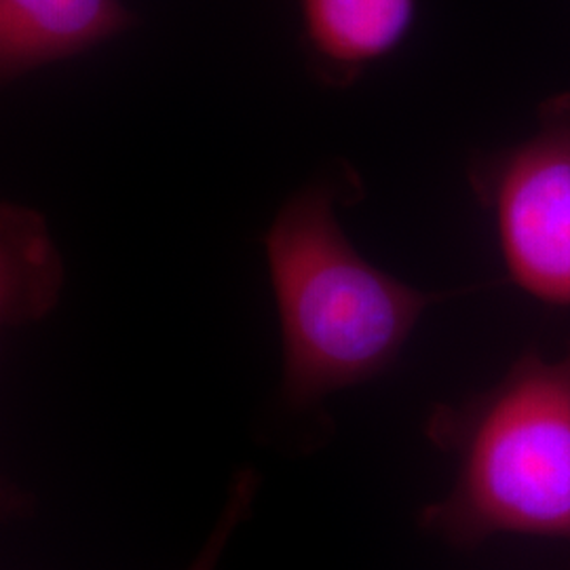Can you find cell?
I'll return each mask as SVG.
<instances>
[{
  "instance_id": "cell-5",
  "label": "cell",
  "mask_w": 570,
  "mask_h": 570,
  "mask_svg": "<svg viewBox=\"0 0 570 570\" xmlns=\"http://www.w3.org/2000/svg\"><path fill=\"white\" fill-rule=\"evenodd\" d=\"M306 51L317 77L355 81L391 53L414 20V0H298Z\"/></svg>"
},
{
  "instance_id": "cell-6",
  "label": "cell",
  "mask_w": 570,
  "mask_h": 570,
  "mask_svg": "<svg viewBox=\"0 0 570 570\" xmlns=\"http://www.w3.org/2000/svg\"><path fill=\"white\" fill-rule=\"evenodd\" d=\"M261 489V475L254 468H242L230 480L228 490H226V501L223 511L205 539L204 548L197 553V558L190 562L186 570H216L226 548L235 534L249 515L252 505L256 501V494Z\"/></svg>"
},
{
  "instance_id": "cell-4",
  "label": "cell",
  "mask_w": 570,
  "mask_h": 570,
  "mask_svg": "<svg viewBox=\"0 0 570 570\" xmlns=\"http://www.w3.org/2000/svg\"><path fill=\"white\" fill-rule=\"evenodd\" d=\"M134 23L121 0H0V72L13 81Z\"/></svg>"
},
{
  "instance_id": "cell-7",
  "label": "cell",
  "mask_w": 570,
  "mask_h": 570,
  "mask_svg": "<svg viewBox=\"0 0 570 570\" xmlns=\"http://www.w3.org/2000/svg\"><path fill=\"white\" fill-rule=\"evenodd\" d=\"M570 570V569H569Z\"/></svg>"
},
{
  "instance_id": "cell-1",
  "label": "cell",
  "mask_w": 570,
  "mask_h": 570,
  "mask_svg": "<svg viewBox=\"0 0 570 570\" xmlns=\"http://www.w3.org/2000/svg\"><path fill=\"white\" fill-rule=\"evenodd\" d=\"M429 442L449 452V494L419 527L454 550L497 534L570 539V348L548 362L524 353L492 387L433 407Z\"/></svg>"
},
{
  "instance_id": "cell-2",
  "label": "cell",
  "mask_w": 570,
  "mask_h": 570,
  "mask_svg": "<svg viewBox=\"0 0 570 570\" xmlns=\"http://www.w3.org/2000/svg\"><path fill=\"white\" fill-rule=\"evenodd\" d=\"M338 190L317 183L285 202L265 252L282 326V395L311 407L385 372L440 296L370 265L336 220Z\"/></svg>"
},
{
  "instance_id": "cell-3",
  "label": "cell",
  "mask_w": 570,
  "mask_h": 570,
  "mask_svg": "<svg viewBox=\"0 0 570 570\" xmlns=\"http://www.w3.org/2000/svg\"><path fill=\"white\" fill-rule=\"evenodd\" d=\"M511 279L530 296L570 306V96L539 131L487 174Z\"/></svg>"
}]
</instances>
